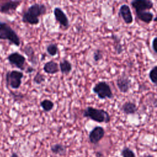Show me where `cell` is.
Masks as SVG:
<instances>
[{
  "mask_svg": "<svg viewBox=\"0 0 157 157\" xmlns=\"http://www.w3.org/2000/svg\"><path fill=\"white\" fill-rule=\"evenodd\" d=\"M10 157H18V155H17V153H15V152H13V153H12V155H11V156H10Z\"/></svg>",
  "mask_w": 157,
  "mask_h": 157,
  "instance_id": "obj_28",
  "label": "cell"
},
{
  "mask_svg": "<svg viewBox=\"0 0 157 157\" xmlns=\"http://www.w3.org/2000/svg\"><path fill=\"white\" fill-rule=\"evenodd\" d=\"M148 77L151 82L157 86V66L151 68L148 74Z\"/></svg>",
  "mask_w": 157,
  "mask_h": 157,
  "instance_id": "obj_22",
  "label": "cell"
},
{
  "mask_svg": "<svg viewBox=\"0 0 157 157\" xmlns=\"http://www.w3.org/2000/svg\"><path fill=\"white\" fill-rule=\"evenodd\" d=\"M44 71L48 74H55L59 72V64L54 61H49L45 63L43 67Z\"/></svg>",
  "mask_w": 157,
  "mask_h": 157,
  "instance_id": "obj_15",
  "label": "cell"
},
{
  "mask_svg": "<svg viewBox=\"0 0 157 157\" xmlns=\"http://www.w3.org/2000/svg\"><path fill=\"white\" fill-rule=\"evenodd\" d=\"M136 16L139 20L142 22L148 24L152 20H153V13L149 11H144V12H136Z\"/></svg>",
  "mask_w": 157,
  "mask_h": 157,
  "instance_id": "obj_16",
  "label": "cell"
},
{
  "mask_svg": "<svg viewBox=\"0 0 157 157\" xmlns=\"http://www.w3.org/2000/svg\"><path fill=\"white\" fill-rule=\"evenodd\" d=\"M92 90L100 99H110L113 98V94L110 85L105 81H101L96 83L93 87Z\"/></svg>",
  "mask_w": 157,
  "mask_h": 157,
  "instance_id": "obj_4",
  "label": "cell"
},
{
  "mask_svg": "<svg viewBox=\"0 0 157 157\" xmlns=\"http://www.w3.org/2000/svg\"><path fill=\"white\" fill-rule=\"evenodd\" d=\"M0 39L7 40L17 47H19L21 44L16 31L7 23L3 21H0Z\"/></svg>",
  "mask_w": 157,
  "mask_h": 157,
  "instance_id": "obj_3",
  "label": "cell"
},
{
  "mask_svg": "<svg viewBox=\"0 0 157 157\" xmlns=\"http://www.w3.org/2000/svg\"><path fill=\"white\" fill-rule=\"evenodd\" d=\"M23 76V73L17 70L7 71L6 74L7 85L12 89L17 90L19 88L21 85V80Z\"/></svg>",
  "mask_w": 157,
  "mask_h": 157,
  "instance_id": "obj_5",
  "label": "cell"
},
{
  "mask_svg": "<svg viewBox=\"0 0 157 157\" xmlns=\"http://www.w3.org/2000/svg\"><path fill=\"white\" fill-rule=\"evenodd\" d=\"M82 114L83 117L88 118L98 123H108L110 121L109 113L102 109H96L91 106H88L83 110Z\"/></svg>",
  "mask_w": 157,
  "mask_h": 157,
  "instance_id": "obj_2",
  "label": "cell"
},
{
  "mask_svg": "<svg viewBox=\"0 0 157 157\" xmlns=\"http://www.w3.org/2000/svg\"><path fill=\"white\" fill-rule=\"evenodd\" d=\"M40 105L42 107V109L44 110V111L46 112H48L53 109L54 102L50 99H45L40 102Z\"/></svg>",
  "mask_w": 157,
  "mask_h": 157,
  "instance_id": "obj_19",
  "label": "cell"
},
{
  "mask_svg": "<svg viewBox=\"0 0 157 157\" xmlns=\"http://www.w3.org/2000/svg\"><path fill=\"white\" fill-rule=\"evenodd\" d=\"M151 47L153 50L156 54H157V36L153 38L151 42Z\"/></svg>",
  "mask_w": 157,
  "mask_h": 157,
  "instance_id": "obj_26",
  "label": "cell"
},
{
  "mask_svg": "<svg viewBox=\"0 0 157 157\" xmlns=\"http://www.w3.org/2000/svg\"><path fill=\"white\" fill-rule=\"evenodd\" d=\"M120 110L124 114L132 115L137 112L138 108L135 103L131 101H126L121 105Z\"/></svg>",
  "mask_w": 157,
  "mask_h": 157,
  "instance_id": "obj_14",
  "label": "cell"
},
{
  "mask_svg": "<svg viewBox=\"0 0 157 157\" xmlns=\"http://www.w3.org/2000/svg\"><path fill=\"white\" fill-rule=\"evenodd\" d=\"M45 81V76L43 74H40L39 72L36 74V75H34L33 79V82L36 85H40Z\"/></svg>",
  "mask_w": 157,
  "mask_h": 157,
  "instance_id": "obj_24",
  "label": "cell"
},
{
  "mask_svg": "<svg viewBox=\"0 0 157 157\" xmlns=\"http://www.w3.org/2000/svg\"><path fill=\"white\" fill-rule=\"evenodd\" d=\"M24 53L27 56L28 60L34 66L37 63V57L35 54L34 50L30 45H26L23 48Z\"/></svg>",
  "mask_w": 157,
  "mask_h": 157,
  "instance_id": "obj_13",
  "label": "cell"
},
{
  "mask_svg": "<svg viewBox=\"0 0 157 157\" xmlns=\"http://www.w3.org/2000/svg\"><path fill=\"white\" fill-rule=\"evenodd\" d=\"M153 21H154L155 22H157V17H156L153 19Z\"/></svg>",
  "mask_w": 157,
  "mask_h": 157,
  "instance_id": "obj_29",
  "label": "cell"
},
{
  "mask_svg": "<svg viewBox=\"0 0 157 157\" xmlns=\"http://www.w3.org/2000/svg\"><path fill=\"white\" fill-rule=\"evenodd\" d=\"M46 51L50 56H56L58 52V47L57 44L54 43H51L48 44L46 47Z\"/></svg>",
  "mask_w": 157,
  "mask_h": 157,
  "instance_id": "obj_21",
  "label": "cell"
},
{
  "mask_svg": "<svg viewBox=\"0 0 157 157\" xmlns=\"http://www.w3.org/2000/svg\"><path fill=\"white\" fill-rule=\"evenodd\" d=\"M47 13V7L44 4L34 3L30 6L23 13L21 21L31 25H38L39 17Z\"/></svg>",
  "mask_w": 157,
  "mask_h": 157,
  "instance_id": "obj_1",
  "label": "cell"
},
{
  "mask_svg": "<svg viewBox=\"0 0 157 157\" xmlns=\"http://www.w3.org/2000/svg\"><path fill=\"white\" fill-rule=\"evenodd\" d=\"M104 129L102 126H97L92 129V130L90 132L88 139L91 144L96 145L101 141V140H102V139L104 137Z\"/></svg>",
  "mask_w": 157,
  "mask_h": 157,
  "instance_id": "obj_8",
  "label": "cell"
},
{
  "mask_svg": "<svg viewBox=\"0 0 157 157\" xmlns=\"http://www.w3.org/2000/svg\"><path fill=\"white\" fill-rule=\"evenodd\" d=\"M118 14L126 24L130 25L132 23L133 17L131 9L128 5L125 4L121 5L119 9Z\"/></svg>",
  "mask_w": 157,
  "mask_h": 157,
  "instance_id": "obj_12",
  "label": "cell"
},
{
  "mask_svg": "<svg viewBox=\"0 0 157 157\" xmlns=\"http://www.w3.org/2000/svg\"><path fill=\"white\" fill-rule=\"evenodd\" d=\"M53 14L55 20L61 26L65 29H67L69 27L70 23L69 18L61 8L59 7H55L53 9Z\"/></svg>",
  "mask_w": 157,
  "mask_h": 157,
  "instance_id": "obj_7",
  "label": "cell"
},
{
  "mask_svg": "<svg viewBox=\"0 0 157 157\" xmlns=\"http://www.w3.org/2000/svg\"><path fill=\"white\" fill-rule=\"evenodd\" d=\"M59 71L63 74H69L72 69V65L71 63L66 59H63L59 62Z\"/></svg>",
  "mask_w": 157,
  "mask_h": 157,
  "instance_id": "obj_17",
  "label": "cell"
},
{
  "mask_svg": "<svg viewBox=\"0 0 157 157\" xmlns=\"http://www.w3.org/2000/svg\"><path fill=\"white\" fill-rule=\"evenodd\" d=\"M9 63L21 71L26 70V58L18 52L10 53L7 58Z\"/></svg>",
  "mask_w": 157,
  "mask_h": 157,
  "instance_id": "obj_6",
  "label": "cell"
},
{
  "mask_svg": "<svg viewBox=\"0 0 157 157\" xmlns=\"http://www.w3.org/2000/svg\"><path fill=\"white\" fill-rule=\"evenodd\" d=\"M103 58V53L100 49H96L93 52V58L94 62L98 63L101 61Z\"/></svg>",
  "mask_w": 157,
  "mask_h": 157,
  "instance_id": "obj_25",
  "label": "cell"
},
{
  "mask_svg": "<svg viewBox=\"0 0 157 157\" xmlns=\"http://www.w3.org/2000/svg\"><path fill=\"white\" fill-rule=\"evenodd\" d=\"M26 69L25 70V72L28 74H30V73H32L35 71V69L32 66H28Z\"/></svg>",
  "mask_w": 157,
  "mask_h": 157,
  "instance_id": "obj_27",
  "label": "cell"
},
{
  "mask_svg": "<svg viewBox=\"0 0 157 157\" xmlns=\"http://www.w3.org/2000/svg\"><path fill=\"white\" fill-rule=\"evenodd\" d=\"M131 5L135 9L136 12H138L152 9L154 4L150 0H134L131 2Z\"/></svg>",
  "mask_w": 157,
  "mask_h": 157,
  "instance_id": "obj_10",
  "label": "cell"
},
{
  "mask_svg": "<svg viewBox=\"0 0 157 157\" xmlns=\"http://www.w3.org/2000/svg\"><path fill=\"white\" fill-rule=\"evenodd\" d=\"M51 151L55 155H64L66 153V146L62 144H55L50 146Z\"/></svg>",
  "mask_w": 157,
  "mask_h": 157,
  "instance_id": "obj_18",
  "label": "cell"
},
{
  "mask_svg": "<svg viewBox=\"0 0 157 157\" xmlns=\"http://www.w3.org/2000/svg\"><path fill=\"white\" fill-rule=\"evenodd\" d=\"M112 37L113 40L114 48L115 50L116 53L118 55L121 54L123 52V45H122V44H121V42H120V39H119L118 36H117L115 34H112Z\"/></svg>",
  "mask_w": 157,
  "mask_h": 157,
  "instance_id": "obj_20",
  "label": "cell"
},
{
  "mask_svg": "<svg viewBox=\"0 0 157 157\" xmlns=\"http://www.w3.org/2000/svg\"><path fill=\"white\" fill-rule=\"evenodd\" d=\"M147 157H154V156H152V155H148L147 156Z\"/></svg>",
  "mask_w": 157,
  "mask_h": 157,
  "instance_id": "obj_30",
  "label": "cell"
},
{
  "mask_svg": "<svg viewBox=\"0 0 157 157\" xmlns=\"http://www.w3.org/2000/svg\"><path fill=\"white\" fill-rule=\"evenodd\" d=\"M21 3V1H4L0 4V12L10 15L17 10Z\"/></svg>",
  "mask_w": 157,
  "mask_h": 157,
  "instance_id": "obj_9",
  "label": "cell"
},
{
  "mask_svg": "<svg viewBox=\"0 0 157 157\" xmlns=\"http://www.w3.org/2000/svg\"><path fill=\"white\" fill-rule=\"evenodd\" d=\"M121 155L122 157H136L133 150L128 147H124L121 150Z\"/></svg>",
  "mask_w": 157,
  "mask_h": 157,
  "instance_id": "obj_23",
  "label": "cell"
},
{
  "mask_svg": "<svg viewBox=\"0 0 157 157\" xmlns=\"http://www.w3.org/2000/svg\"><path fill=\"white\" fill-rule=\"evenodd\" d=\"M116 84L121 93H126L131 88V80L127 75L123 74L117 78Z\"/></svg>",
  "mask_w": 157,
  "mask_h": 157,
  "instance_id": "obj_11",
  "label": "cell"
}]
</instances>
